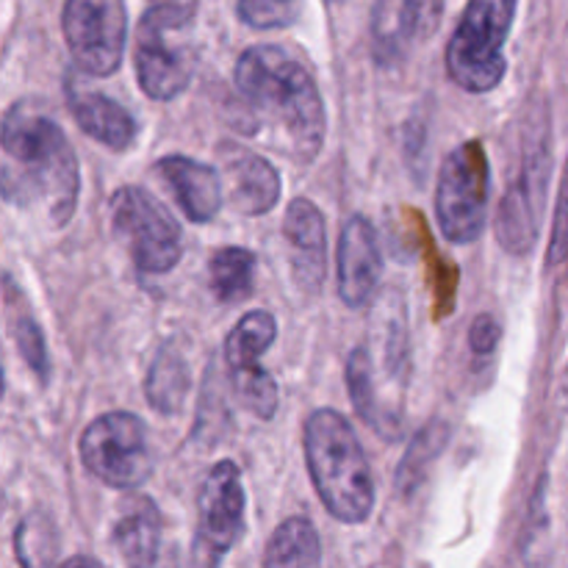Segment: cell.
Instances as JSON below:
<instances>
[{
	"instance_id": "5b68a950",
	"label": "cell",
	"mask_w": 568,
	"mask_h": 568,
	"mask_svg": "<svg viewBox=\"0 0 568 568\" xmlns=\"http://www.w3.org/2000/svg\"><path fill=\"white\" fill-rule=\"evenodd\" d=\"M519 0H469L447 44V72L464 92L483 94L505 78V42Z\"/></svg>"
},
{
	"instance_id": "603a6c76",
	"label": "cell",
	"mask_w": 568,
	"mask_h": 568,
	"mask_svg": "<svg viewBox=\"0 0 568 568\" xmlns=\"http://www.w3.org/2000/svg\"><path fill=\"white\" fill-rule=\"evenodd\" d=\"M277 322L266 311H250L239 320V325L225 338V361L227 369L236 366L258 364L261 355L275 344Z\"/></svg>"
},
{
	"instance_id": "ac0fdd59",
	"label": "cell",
	"mask_w": 568,
	"mask_h": 568,
	"mask_svg": "<svg viewBox=\"0 0 568 568\" xmlns=\"http://www.w3.org/2000/svg\"><path fill=\"white\" fill-rule=\"evenodd\" d=\"M438 17H442V6L436 0H383L375 14L377 48L397 53L403 44L433 31Z\"/></svg>"
},
{
	"instance_id": "f1b7e54d",
	"label": "cell",
	"mask_w": 568,
	"mask_h": 568,
	"mask_svg": "<svg viewBox=\"0 0 568 568\" xmlns=\"http://www.w3.org/2000/svg\"><path fill=\"white\" fill-rule=\"evenodd\" d=\"M568 258V161L564 181H560L558 209H555V225H552V242H549L547 266H560Z\"/></svg>"
},
{
	"instance_id": "83f0119b",
	"label": "cell",
	"mask_w": 568,
	"mask_h": 568,
	"mask_svg": "<svg viewBox=\"0 0 568 568\" xmlns=\"http://www.w3.org/2000/svg\"><path fill=\"white\" fill-rule=\"evenodd\" d=\"M236 14L255 31H277L300 20L303 0H239Z\"/></svg>"
},
{
	"instance_id": "4fadbf2b",
	"label": "cell",
	"mask_w": 568,
	"mask_h": 568,
	"mask_svg": "<svg viewBox=\"0 0 568 568\" xmlns=\"http://www.w3.org/2000/svg\"><path fill=\"white\" fill-rule=\"evenodd\" d=\"M283 236L294 283L303 292L316 294L327 275V231L320 205L308 197H294L283 216Z\"/></svg>"
},
{
	"instance_id": "d6a6232c",
	"label": "cell",
	"mask_w": 568,
	"mask_h": 568,
	"mask_svg": "<svg viewBox=\"0 0 568 568\" xmlns=\"http://www.w3.org/2000/svg\"><path fill=\"white\" fill-rule=\"evenodd\" d=\"M0 397H3V366H0Z\"/></svg>"
},
{
	"instance_id": "ba28073f",
	"label": "cell",
	"mask_w": 568,
	"mask_h": 568,
	"mask_svg": "<svg viewBox=\"0 0 568 568\" xmlns=\"http://www.w3.org/2000/svg\"><path fill=\"white\" fill-rule=\"evenodd\" d=\"M436 214L444 239L471 244L488 216V159L480 142H466L444 159L436 186Z\"/></svg>"
},
{
	"instance_id": "7c38bea8",
	"label": "cell",
	"mask_w": 568,
	"mask_h": 568,
	"mask_svg": "<svg viewBox=\"0 0 568 568\" xmlns=\"http://www.w3.org/2000/svg\"><path fill=\"white\" fill-rule=\"evenodd\" d=\"M338 297L349 308H364L383 281V253L377 233L366 216L355 214L344 222L338 239Z\"/></svg>"
},
{
	"instance_id": "d6986e66",
	"label": "cell",
	"mask_w": 568,
	"mask_h": 568,
	"mask_svg": "<svg viewBox=\"0 0 568 568\" xmlns=\"http://www.w3.org/2000/svg\"><path fill=\"white\" fill-rule=\"evenodd\" d=\"M347 388H349V397H353L355 410H358L361 419H364L372 430L381 433L386 442H392L394 436H399V430H403V416L388 410V405L383 403L381 392H377L369 347H355L353 355H349Z\"/></svg>"
},
{
	"instance_id": "d4e9b609",
	"label": "cell",
	"mask_w": 568,
	"mask_h": 568,
	"mask_svg": "<svg viewBox=\"0 0 568 568\" xmlns=\"http://www.w3.org/2000/svg\"><path fill=\"white\" fill-rule=\"evenodd\" d=\"M231 386L239 405L258 419L270 422L277 410V383L264 366L250 364L231 369Z\"/></svg>"
},
{
	"instance_id": "6da1fadb",
	"label": "cell",
	"mask_w": 568,
	"mask_h": 568,
	"mask_svg": "<svg viewBox=\"0 0 568 568\" xmlns=\"http://www.w3.org/2000/svg\"><path fill=\"white\" fill-rule=\"evenodd\" d=\"M244 109V133H264L300 164L320 155L325 142V103L308 67L281 44H253L244 50L233 72Z\"/></svg>"
},
{
	"instance_id": "e0dca14e",
	"label": "cell",
	"mask_w": 568,
	"mask_h": 568,
	"mask_svg": "<svg viewBox=\"0 0 568 568\" xmlns=\"http://www.w3.org/2000/svg\"><path fill=\"white\" fill-rule=\"evenodd\" d=\"M114 544L128 568H153L161 549V514L153 499L136 497L125 505L114 527Z\"/></svg>"
},
{
	"instance_id": "8992f818",
	"label": "cell",
	"mask_w": 568,
	"mask_h": 568,
	"mask_svg": "<svg viewBox=\"0 0 568 568\" xmlns=\"http://www.w3.org/2000/svg\"><path fill=\"white\" fill-rule=\"evenodd\" d=\"M111 227L128 244L133 264L144 275H164L175 270L183 253L181 225L170 211L139 186L116 189L109 200Z\"/></svg>"
},
{
	"instance_id": "52a82bcc",
	"label": "cell",
	"mask_w": 568,
	"mask_h": 568,
	"mask_svg": "<svg viewBox=\"0 0 568 568\" xmlns=\"http://www.w3.org/2000/svg\"><path fill=\"white\" fill-rule=\"evenodd\" d=\"M81 460L89 475L120 491L139 488L153 471L148 427L136 414H103L83 430Z\"/></svg>"
},
{
	"instance_id": "5bb4252c",
	"label": "cell",
	"mask_w": 568,
	"mask_h": 568,
	"mask_svg": "<svg viewBox=\"0 0 568 568\" xmlns=\"http://www.w3.org/2000/svg\"><path fill=\"white\" fill-rule=\"evenodd\" d=\"M222 197L244 216L270 214L283 192L281 172L264 159L244 148L222 150Z\"/></svg>"
},
{
	"instance_id": "7402d4cb",
	"label": "cell",
	"mask_w": 568,
	"mask_h": 568,
	"mask_svg": "<svg viewBox=\"0 0 568 568\" xmlns=\"http://www.w3.org/2000/svg\"><path fill=\"white\" fill-rule=\"evenodd\" d=\"M211 292L220 303H244L255 292V255L244 247H222L209 261Z\"/></svg>"
},
{
	"instance_id": "cb8c5ba5",
	"label": "cell",
	"mask_w": 568,
	"mask_h": 568,
	"mask_svg": "<svg viewBox=\"0 0 568 568\" xmlns=\"http://www.w3.org/2000/svg\"><path fill=\"white\" fill-rule=\"evenodd\" d=\"M14 552L22 568H61L59 532L44 514H31L14 532Z\"/></svg>"
},
{
	"instance_id": "8fae6325",
	"label": "cell",
	"mask_w": 568,
	"mask_h": 568,
	"mask_svg": "<svg viewBox=\"0 0 568 568\" xmlns=\"http://www.w3.org/2000/svg\"><path fill=\"white\" fill-rule=\"evenodd\" d=\"M242 471L233 460H220L205 477L197 499V536L189 568H220L244 530Z\"/></svg>"
},
{
	"instance_id": "2e32d148",
	"label": "cell",
	"mask_w": 568,
	"mask_h": 568,
	"mask_svg": "<svg viewBox=\"0 0 568 568\" xmlns=\"http://www.w3.org/2000/svg\"><path fill=\"white\" fill-rule=\"evenodd\" d=\"M70 111L75 116L78 128L105 148L122 150L136 142V120L128 109H122L116 100L103 92H75L70 94Z\"/></svg>"
},
{
	"instance_id": "484cf974",
	"label": "cell",
	"mask_w": 568,
	"mask_h": 568,
	"mask_svg": "<svg viewBox=\"0 0 568 568\" xmlns=\"http://www.w3.org/2000/svg\"><path fill=\"white\" fill-rule=\"evenodd\" d=\"M9 292V320H11V336H14L17 347H20L22 358L26 364L37 372L39 377H48L50 369V358H48V347H44V336L39 331L37 320L31 316V311L26 308V303H17L14 292H11V283L6 286Z\"/></svg>"
},
{
	"instance_id": "7a4b0ae2",
	"label": "cell",
	"mask_w": 568,
	"mask_h": 568,
	"mask_svg": "<svg viewBox=\"0 0 568 568\" xmlns=\"http://www.w3.org/2000/svg\"><path fill=\"white\" fill-rule=\"evenodd\" d=\"M0 148L11 161L0 178L3 197L22 209H39L50 225H67L81 194V172L64 131L22 100L0 122Z\"/></svg>"
},
{
	"instance_id": "30bf717a",
	"label": "cell",
	"mask_w": 568,
	"mask_h": 568,
	"mask_svg": "<svg viewBox=\"0 0 568 568\" xmlns=\"http://www.w3.org/2000/svg\"><path fill=\"white\" fill-rule=\"evenodd\" d=\"M549 170H552V161H549L547 128H538V131H532L530 142H527L514 183L508 186L505 197L499 200L497 222H494L499 244L510 255L530 253L532 244H536L538 231H541Z\"/></svg>"
},
{
	"instance_id": "3957f363",
	"label": "cell",
	"mask_w": 568,
	"mask_h": 568,
	"mask_svg": "<svg viewBox=\"0 0 568 568\" xmlns=\"http://www.w3.org/2000/svg\"><path fill=\"white\" fill-rule=\"evenodd\" d=\"M303 447L327 514L344 525H364L375 510V477L349 422L338 410H314L303 427Z\"/></svg>"
},
{
	"instance_id": "ffe728a7",
	"label": "cell",
	"mask_w": 568,
	"mask_h": 568,
	"mask_svg": "<svg viewBox=\"0 0 568 568\" xmlns=\"http://www.w3.org/2000/svg\"><path fill=\"white\" fill-rule=\"evenodd\" d=\"M264 568H322L320 532L303 516L286 519L266 544Z\"/></svg>"
},
{
	"instance_id": "277c9868",
	"label": "cell",
	"mask_w": 568,
	"mask_h": 568,
	"mask_svg": "<svg viewBox=\"0 0 568 568\" xmlns=\"http://www.w3.org/2000/svg\"><path fill=\"white\" fill-rule=\"evenodd\" d=\"M200 0H148L133 39V67L139 87L153 100L186 92L194 75V53L181 33L197 17Z\"/></svg>"
},
{
	"instance_id": "4dcf8cb0",
	"label": "cell",
	"mask_w": 568,
	"mask_h": 568,
	"mask_svg": "<svg viewBox=\"0 0 568 568\" xmlns=\"http://www.w3.org/2000/svg\"><path fill=\"white\" fill-rule=\"evenodd\" d=\"M560 408L566 410L568 414V366H566V372H564V381H560Z\"/></svg>"
},
{
	"instance_id": "44dd1931",
	"label": "cell",
	"mask_w": 568,
	"mask_h": 568,
	"mask_svg": "<svg viewBox=\"0 0 568 568\" xmlns=\"http://www.w3.org/2000/svg\"><path fill=\"white\" fill-rule=\"evenodd\" d=\"M189 386H192V377H189V366L183 361L181 349L166 344L164 349H159V355H155L148 369V381H144L148 403L159 414H178L186 403Z\"/></svg>"
},
{
	"instance_id": "4316f807",
	"label": "cell",
	"mask_w": 568,
	"mask_h": 568,
	"mask_svg": "<svg viewBox=\"0 0 568 568\" xmlns=\"http://www.w3.org/2000/svg\"><path fill=\"white\" fill-rule=\"evenodd\" d=\"M447 438H449V427L444 422H430L419 436L414 438V444L408 447L405 453L403 466H399V483L408 488L419 486L422 475L427 471V466L433 464V458L442 455V449L447 447Z\"/></svg>"
},
{
	"instance_id": "1f68e13d",
	"label": "cell",
	"mask_w": 568,
	"mask_h": 568,
	"mask_svg": "<svg viewBox=\"0 0 568 568\" xmlns=\"http://www.w3.org/2000/svg\"><path fill=\"white\" fill-rule=\"evenodd\" d=\"M67 568H103V566H100L98 560H92V558H75Z\"/></svg>"
},
{
	"instance_id": "9a60e30c",
	"label": "cell",
	"mask_w": 568,
	"mask_h": 568,
	"mask_svg": "<svg viewBox=\"0 0 568 568\" xmlns=\"http://www.w3.org/2000/svg\"><path fill=\"white\" fill-rule=\"evenodd\" d=\"M161 181L170 186L172 197L192 222H211L222 209L220 172L209 164L189 159V155H164L155 164Z\"/></svg>"
},
{
	"instance_id": "9c48e42d",
	"label": "cell",
	"mask_w": 568,
	"mask_h": 568,
	"mask_svg": "<svg viewBox=\"0 0 568 568\" xmlns=\"http://www.w3.org/2000/svg\"><path fill=\"white\" fill-rule=\"evenodd\" d=\"M61 28L78 70L92 78L120 70L128 42L125 0H67Z\"/></svg>"
},
{
	"instance_id": "f546056e",
	"label": "cell",
	"mask_w": 568,
	"mask_h": 568,
	"mask_svg": "<svg viewBox=\"0 0 568 568\" xmlns=\"http://www.w3.org/2000/svg\"><path fill=\"white\" fill-rule=\"evenodd\" d=\"M499 338H503V327H499V322L491 314H480L471 322L469 344L477 355H491L497 349Z\"/></svg>"
}]
</instances>
